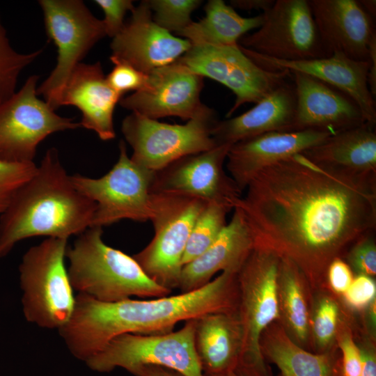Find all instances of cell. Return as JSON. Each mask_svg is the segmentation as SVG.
Returning a JSON list of instances; mask_svg holds the SVG:
<instances>
[{"label": "cell", "instance_id": "obj_1", "mask_svg": "<svg viewBox=\"0 0 376 376\" xmlns=\"http://www.w3.org/2000/svg\"><path fill=\"white\" fill-rule=\"evenodd\" d=\"M234 207L254 244L292 260L313 286L330 263L376 228V176L322 168L301 154L259 172Z\"/></svg>", "mask_w": 376, "mask_h": 376}, {"label": "cell", "instance_id": "obj_2", "mask_svg": "<svg viewBox=\"0 0 376 376\" xmlns=\"http://www.w3.org/2000/svg\"><path fill=\"white\" fill-rule=\"evenodd\" d=\"M237 273L222 272L205 286L151 300L103 302L78 293L72 314L58 331L68 350L86 362L124 334H162L182 321L211 313H236Z\"/></svg>", "mask_w": 376, "mask_h": 376}, {"label": "cell", "instance_id": "obj_3", "mask_svg": "<svg viewBox=\"0 0 376 376\" xmlns=\"http://www.w3.org/2000/svg\"><path fill=\"white\" fill-rule=\"evenodd\" d=\"M95 210V203L74 186L57 149H48L0 216V258L24 239L78 236L91 226Z\"/></svg>", "mask_w": 376, "mask_h": 376}, {"label": "cell", "instance_id": "obj_4", "mask_svg": "<svg viewBox=\"0 0 376 376\" xmlns=\"http://www.w3.org/2000/svg\"><path fill=\"white\" fill-rule=\"evenodd\" d=\"M100 227H90L67 248L72 289L103 302L136 296L161 298L172 292L150 279L132 256L107 245Z\"/></svg>", "mask_w": 376, "mask_h": 376}, {"label": "cell", "instance_id": "obj_5", "mask_svg": "<svg viewBox=\"0 0 376 376\" xmlns=\"http://www.w3.org/2000/svg\"><path fill=\"white\" fill-rule=\"evenodd\" d=\"M280 256L255 245L237 273V315L241 347L236 373L240 376H272L262 354L264 331L281 318L279 299Z\"/></svg>", "mask_w": 376, "mask_h": 376}, {"label": "cell", "instance_id": "obj_6", "mask_svg": "<svg viewBox=\"0 0 376 376\" xmlns=\"http://www.w3.org/2000/svg\"><path fill=\"white\" fill-rule=\"evenodd\" d=\"M68 240L47 237L30 247L19 266L22 311L40 327L57 329L70 318L75 303L65 265Z\"/></svg>", "mask_w": 376, "mask_h": 376}, {"label": "cell", "instance_id": "obj_7", "mask_svg": "<svg viewBox=\"0 0 376 376\" xmlns=\"http://www.w3.org/2000/svg\"><path fill=\"white\" fill-rule=\"evenodd\" d=\"M206 203L189 196L151 192L149 220L153 225L154 236L132 257L158 285L171 290L178 288L187 243Z\"/></svg>", "mask_w": 376, "mask_h": 376}, {"label": "cell", "instance_id": "obj_8", "mask_svg": "<svg viewBox=\"0 0 376 376\" xmlns=\"http://www.w3.org/2000/svg\"><path fill=\"white\" fill-rule=\"evenodd\" d=\"M196 319L162 334H124L110 340L85 363L100 373L123 368L134 376L147 366H161L184 376H204L194 345Z\"/></svg>", "mask_w": 376, "mask_h": 376}, {"label": "cell", "instance_id": "obj_9", "mask_svg": "<svg viewBox=\"0 0 376 376\" xmlns=\"http://www.w3.org/2000/svg\"><path fill=\"white\" fill-rule=\"evenodd\" d=\"M218 120L215 111L207 106L183 125L132 112L123 119L121 131L133 150L131 159L155 173L182 157L217 146L212 130Z\"/></svg>", "mask_w": 376, "mask_h": 376}, {"label": "cell", "instance_id": "obj_10", "mask_svg": "<svg viewBox=\"0 0 376 376\" xmlns=\"http://www.w3.org/2000/svg\"><path fill=\"white\" fill-rule=\"evenodd\" d=\"M48 37L57 47V63L37 88L54 111L61 107L63 91L76 66L107 36L102 20L79 0H40Z\"/></svg>", "mask_w": 376, "mask_h": 376}, {"label": "cell", "instance_id": "obj_11", "mask_svg": "<svg viewBox=\"0 0 376 376\" xmlns=\"http://www.w3.org/2000/svg\"><path fill=\"white\" fill-rule=\"evenodd\" d=\"M153 175L154 172L129 157L121 140L118 161L108 173L98 178L75 174L71 180L75 188L95 204L91 227L102 228L123 219H150Z\"/></svg>", "mask_w": 376, "mask_h": 376}, {"label": "cell", "instance_id": "obj_12", "mask_svg": "<svg viewBox=\"0 0 376 376\" xmlns=\"http://www.w3.org/2000/svg\"><path fill=\"white\" fill-rule=\"evenodd\" d=\"M178 61L193 72L218 81L233 92L235 101L226 118L242 104H256L291 75L286 70L259 65L242 52L239 44L191 45Z\"/></svg>", "mask_w": 376, "mask_h": 376}, {"label": "cell", "instance_id": "obj_13", "mask_svg": "<svg viewBox=\"0 0 376 376\" xmlns=\"http://www.w3.org/2000/svg\"><path fill=\"white\" fill-rule=\"evenodd\" d=\"M39 77L30 76L18 92L0 104V159L33 162L39 143L49 135L80 127L62 117L37 96Z\"/></svg>", "mask_w": 376, "mask_h": 376}, {"label": "cell", "instance_id": "obj_14", "mask_svg": "<svg viewBox=\"0 0 376 376\" xmlns=\"http://www.w3.org/2000/svg\"><path fill=\"white\" fill-rule=\"evenodd\" d=\"M263 14V24L240 39L241 47L279 61L327 56L308 0H276Z\"/></svg>", "mask_w": 376, "mask_h": 376}, {"label": "cell", "instance_id": "obj_15", "mask_svg": "<svg viewBox=\"0 0 376 376\" xmlns=\"http://www.w3.org/2000/svg\"><path fill=\"white\" fill-rule=\"evenodd\" d=\"M230 146L218 145L173 162L154 173L150 192L192 196L233 209L242 192L224 168Z\"/></svg>", "mask_w": 376, "mask_h": 376}, {"label": "cell", "instance_id": "obj_16", "mask_svg": "<svg viewBox=\"0 0 376 376\" xmlns=\"http://www.w3.org/2000/svg\"><path fill=\"white\" fill-rule=\"evenodd\" d=\"M147 75L143 87L122 97L120 106L152 119L178 116L187 121L207 107L200 99L204 77L178 60Z\"/></svg>", "mask_w": 376, "mask_h": 376}, {"label": "cell", "instance_id": "obj_17", "mask_svg": "<svg viewBox=\"0 0 376 376\" xmlns=\"http://www.w3.org/2000/svg\"><path fill=\"white\" fill-rule=\"evenodd\" d=\"M111 43V58L125 61L145 74L177 61L191 47L157 25L148 1H142Z\"/></svg>", "mask_w": 376, "mask_h": 376}, {"label": "cell", "instance_id": "obj_18", "mask_svg": "<svg viewBox=\"0 0 376 376\" xmlns=\"http://www.w3.org/2000/svg\"><path fill=\"white\" fill-rule=\"evenodd\" d=\"M290 73L296 94L291 131L316 130L335 134L368 124L358 104L347 94L308 75Z\"/></svg>", "mask_w": 376, "mask_h": 376}, {"label": "cell", "instance_id": "obj_19", "mask_svg": "<svg viewBox=\"0 0 376 376\" xmlns=\"http://www.w3.org/2000/svg\"><path fill=\"white\" fill-rule=\"evenodd\" d=\"M327 56L338 53L368 61L375 19L358 0H308Z\"/></svg>", "mask_w": 376, "mask_h": 376}, {"label": "cell", "instance_id": "obj_20", "mask_svg": "<svg viewBox=\"0 0 376 376\" xmlns=\"http://www.w3.org/2000/svg\"><path fill=\"white\" fill-rule=\"evenodd\" d=\"M332 133L316 130L277 131L246 139L231 145L226 157L229 175L243 192L262 170L301 154Z\"/></svg>", "mask_w": 376, "mask_h": 376}, {"label": "cell", "instance_id": "obj_21", "mask_svg": "<svg viewBox=\"0 0 376 376\" xmlns=\"http://www.w3.org/2000/svg\"><path fill=\"white\" fill-rule=\"evenodd\" d=\"M240 47L246 55L265 68L304 73L336 88L352 98L362 110L367 123L375 126V98L368 83V61H357L338 53L314 59L279 61Z\"/></svg>", "mask_w": 376, "mask_h": 376}, {"label": "cell", "instance_id": "obj_22", "mask_svg": "<svg viewBox=\"0 0 376 376\" xmlns=\"http://www.w3.org/2000/svg\"><path fill=\"white\" fill-rule=\"evenodd\" d=\"M215 241L200 256L182 266L180 293L198 290L209 283L219 271L237 272L254 246L249 224L237 207Z\"/></svg>", "mask_w": 376, "mask_h": 376}, {"label": "cell", "instance_id": "obj_23", "mask_svg": "<svg viewBox=\"0 0 376 376\" xmlns=\"http://www.w3.org/2000/svg\"><path fill=\"white\" fill-rule=\"evenodd\" d=\"M123 97L109 84L100 63H79L63 91L61 106L73 105L81 112V127L94 131L103 141L116 137L113 115Z\"/></svg>", "mask_w": 376, "mask_h": 376}, {"label": "cell", "instance_id": "obj_24", "mask_svg": "<svg viewBox=\"0 0 376 376\" xmlns=\"http://www.w3.org/2000/svg\"><path fill=\"white\" fill-rule=\"evenodd\" d=\"M295 111V86L286 81L247 111L218 120L212 135L218 145H232L268 132L291 131Z\"/></svg>", "mask_w": 376, "mask_h": 376}, {"label": "cell", "instance_id": "obj_25", "mask_svg": "<svg viewBox=\"0 0 376 376\" xmlns=\"http://www.w3.org/2000/svg\"><path fill=\"white\" fill-rule=\"evenodd\" d=\"M301 155L322 168L376 176L375 126L365 124L336 132Z\"/></svg>", "mask_w": 376, "mask_h": 376}, {"label": "cell", "instance_id": "obj_26", "mask_svg": "<svg viewBox=\"0 0 376 376\" xmlns=\"http://www.w3.org/2000/svg\"><path fill=\"white\" fill-rule=\"evenodd\" d=\"M241 338L237 313H211L196 318L194 345L203 375L236 372Z\"/></svg>", "mask_w": 376, "mask_h": 376}, {"label": "cell", "instance_id": "obj_27", "mask_svg": "<svg viewBox=\"0 0 376 376\" xmlns=\"http://www.w3.org/2000/svg\"><path fill=\"white\" fill-rule=\"evenodd\" d=\"M205 16L189 24L178 34L191 45H233L248 31L258 29L263 14L243 17L223 0H210L205 6Z\"/></svg>", "mask_w": 376, "mask_h": 376}, {"label": "cell", "instance_id": "obj_28", "mask_svg": "<svg viewBox=\"0 0 376 376\" xmlns=\"http://www.w3.org/2000/svg\"><path fill=\"white\" fill-rule=\"evenodd\" d=\"M260 349L265 359L274 363L282 376H334V361L329 354L306 351L276 322L263 333Z\"/></svg>", "mask_w": 376, "mask_h": 376}, {"label": "cell", "instance_id": "obj_29", "mask_svg": "<svg viewBox=\"0 0 376 376\" xmlns=\"http://www.w3.org/2000/svg\"><path fill=\"white\" fill-rule=\"evenodd\" d=\"M279 299L284 322L292 336L305 343L309 336V314L306 295L307 281L299 268L290 259L280 257Z\"/></svg>", "mask_w": 376, "mask_h": 376}, {"label": "cell", "instance_id": "obj_30", "mask_svg": "<svg viewBox=\"0 0 376 376\" xmlns=\"http://www.w3.org/2000/svg\"><path fill=\"white\" fill-rule=\"evenodd\" d=\"M232 208L225 204L206 203L189 235L182 257V266L203 253L226 226V214Z\"/></svg>", "mask_w": 376, "mask_h": 376}, {"label": "cell", "instance_id": "obj_31", "mask_svg": "<svg viewBox=\"0 0 376 376\" xmlns=\"http://www.w3.org/2000/svg\"><path fill=\"white\" fill-rule=\"evenodd\" d=\"M42 49L29 54H22L11 46L0 18V104L15 93L21 72L31 63Z\"/></svg>", "mask_w": 376, "mask_h": 376}, {"label": "cell", "instance_id": "obj_32", "mask_svg": "<svg viewBox=\"0 0 376 376\" xmlns=\"http://www.w3.org/2000/svg\"><path fill=\"white\" fill-rule=\"evenodd\" d=\"M153 21L168 32L178 34L192 22L191 15L200 0H150Z\"/></svg>", "mask_w": 376, "mask_h": 376}, {"label": "cell", "instance_id": "obj_33", "mask_svg": "<svg viewBox=\"0 0 376 376\" xmlns=\"http://www.w3.org/2000/svg\"><path fill=\"white\" fill-rule=\"evenodd\" d=\"M34 162L15 163L0 159V216L13 196L36 172Z\"/></svg>", "mask_w": 376, "mask_h": 376}, {"label": "cell", "instance_id": "obj_34", "mask_svg": "<svg viewBox=\"0 0 376 376\" xmlns=\"http://www.w3.org/2000/svg\"><path fill=\"white\" fill-rule=\"evenodd\" d=\"M338 314V306L334 299L324 297L320 300L313 320V334L319 347H328L334 338Z\"/></svg>", "mask_w": 376, "mask_h": 376}, {"label": "cell", "instance_id": "obj_35", "mask_svg": "<svg viewBox=\"0 0 376 376\" xmlns=\"http://www.w3.org/2000/svg\"><path fill=\"white\" fill-rule=\"evenodd\" d=\"M371 231L357 240L348 250L347 264L355 273L373 277L376 274V244Z\"/></svg>", "mask_w": 376, "mask_h": 376}, {"label": "cell", "instance_id": "obj_36", "mask_svg": "<svg viewBox=\"0 0 376 376\" xmlns=\"http://www.w3.org/2000/svg\"><path fill=\"white\" fill-rule=\"evenodd\" d=\"M110 60L114 67L106 78L116 92L123 96L128 91H137L143 87L147 80V74L125 61L111 58Z\"/></svg>", "mask_w": 376, "mask_h": 376}, {"label": "cell", "instance_id": "obj_37", "mask_svg": "<svg viewBox=\"0 0 376 376\" xmlns=\"http://www.w3.org/2000/svg\"><path fill=\"white\" fill-rule=\"evenodd\" d=\"M104 14L102 19L107 36L114 38L124 26V17L127 12L134 8L131 0H95Z\"/></svg>", "mask_w": 376, "mask_h": 376}, {"label": "cell", "instance_id": "obj_38", "mask_svg": "<svg viewBox=\"0 0 376 376\" xmlns=\"http://www.w3.org/2000/svg\"><path fill=\"white\" fill-rule=\"evenodd\" d=\"M347 304L352 308L361 310L375 301L376 284L373 277L359 274L343 293Z\"/></svg>", "mask_w": 376, "mask_h": 376}, {"label": "cell", "instance_id": "obj_39", "mask_svg": "<svg viewBox=\"0 0 376 376\" xmlns=\"http://www.w3.org/2000/svg\"><path fill=\"white\" fill-rule=\"evenodd\" d=\"M342 351V375L361 376V359L359 347L351 335L344 333L339 340Z\"/></svg>", "mask_w": 376, "mask_h": 376}, {"label": "cell", "instance_id": "obj_40", "mask_svg": "<svg viewBox=\"0 0 376 376\" xmlns=\"http://www.w3.org/2000/svg\"><path fill=\"white\" fill-rule=\"evenodd\" d=\"M326 276L336 293H344L353 281L352 271L342 258H334L329 265Z\"/></svg>", "mask_w": 376, "mask_h": 376}, {"label": "cell", "instance_id": "obj_41", "mask_svg": "<svg viewBox=\"0 0 376 376\" xmlns=\"http://www.w3.org/2000/svg\"><path fill=\"white\" fill-rule=\"evenodd\" d=\"M361 359V376H376V357L373 346L359 347Z\"/></svg>", "mask_w": 376, "mask_h": 376}, {"label": "cell", "instance_id": "obj_42", "mask_svg": "<svg viewBox=\"0 0 376 376\" xmlns=\"http://www.w3.org/2000/svg\"><path fill=\"white\" fill-rule=\"evenodd\" d=\"M274 2V0H231L230 6L234 9L262 10L265 13L272 7Z\"/></svg>", "mask_w": 376, "mask_h": 376}, {"label": "cell", "instance_id": "obj_43", "mask_svg": "<svg viewBox=\"0 0 376 376\" xmlns=\"http://www.w3.org/2000/svg\"><path fill=\"white\" fill-rule=\"evenodd\" d=\"M369 67L368 83L370 91L374 98L376 97V39L370 44L369 53Z\"/></svg>", "mask_w": 376, "mask_h": 376}, {"label": "cell", "instance_id": "obj_44", "mask_svg": "<svg viewBox=\"0 0 376 376\" xmlns=\"http://www.w3.org/2000/svg\"><path fill=\"white\" fill-rule=\"evenodd\" d=\"M137 376H184L170 368L161 366H147L143 368Z\"/></svg>", "mask_w": 376, "mask_h": 376}, {"label": "cell", "instance_id": "obj_45", "mask_svg": "<svg viewBox=\"0 0 376 376\" xmlns=\"http://www.w3.org/2000/svg\"><path fill=\"white\" fill-rule=\"evenodd\" d=\"M365 11L375 20L376 1L375 0H359Z\"/></svg>", "mask_w": 376, "mask_h": 376}, {"label": "cell", "instance_id": "obj_46", "mask_svg": "<svg viewBox=\"0 0 376 376\" xmlns=\"http://www.w3.org/2000/svg\"><path fill=\"white\" fill-rule=\"evenodd\" d=\"M205 376H240V375L237 374L235 372H230V373H224V374L215 375H205ZM279 376H282V375H280Z\"/></svg>", "mask_w": 376, "mask_h": 376}]
</instances>
